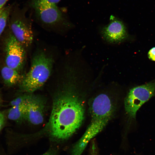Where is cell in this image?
Segmentation results:
<instances>
[{"label": "cell", "instance_id": "cell-1", "mask_svg": "<svg viewBox=\"0 0 155 155\" xmlns=\"http://www.w3.org/2000/svg\"><path fill=\"white\" fill-rule=\"evenodd\" d=\"M84 113L83 103L75 92L61 94L53 102L49 123L50 136L59 141L69 138L82 125Z\"/></svg>", "mask_w": 155, "mask_h": 155}, {"label": "cell", "instance_id": "cell-2", "mask_svg": "<svg viewBox=\"0 0 155 155\" xmlns=\"http://www.w3.org/2000/svg\"><path fill=\"white\" fill-rule=\"evenodd\" d=\"M53 54L46 49H36L32 58L30 69L20 83L23 91L32 93L43 85L49 78L55 63Z\"/></svg>", "mask_w": 155, "mask_h": 155}, {"label": "cell", "instance_id": "cell-3", "mask_svg": "<svg viewBox=\"0 0 155 155\" xmlns=\"http://www.w3.org/2000/svg\"><path fill=\"white\" fill-rule=\"evenodd\" d=\"M30 3L36 18L44 27L59 32L71 27V24L56 4L47 0H30Z\"/></svg>", "mask_w": 155, "mask_h": 155}, {"label": "cell", "instance_id": "cell-4", "mask_svg": "<svg viewBox=\"0 0 155 155\" xmlns=\"http://www.w3.org/2000/svg\"><path fill=\"white\" fill-rule=\"evenodd\" d=\"M154 96L155 79L130 89L124 100L125 111L129 122L135 121L137 111Z\"/></svg>", "mask_w": 155, "mask_h": 155}, {"label": "cell", "instance_id": "cell-5", "mask_svg": "<svg viewBox=\"0 0 155 155\" xmlns=\"http://www.w3.org/2000/svg\"><path fill=\"white\" fill-rule=\"evenodd\" d=\"M6 42V66L19 72L23 68L26 61L24 48L13 34L10 35Z\"/></svg>", "mask_w": 155, "mask_h": 155}, {"label": "cell", "instance_id": "cell-6", "mask_svg": "<svg viewBox=\"0 0 155 155\" xmlns=\"http://www.w3.org/2000/svg\"><path fill=\"white\" fill-rule=\"evenodd\" d=\"M110 20L109 23L101 29L102 37L111 44H118L123 42L128 36L125 24L121 20L113 15L111 16Z\"/></svg>", "mask_w": 155, "mask_h": 155}, {"label": "cell", "instance_id": "cell-7", "mask_svg": "<svg viewBox=\"0 0 155 155\" xmlns=\"http://www.w3.org/2000/svg\"><path fill=\"white\" fill-rule=\"evenodd\" d=\"M11 28L13 35L17 40L25 48H28L33 40V33L29 20L25 16L15 20Z\"/></svg>", "mask_w": 155, "mask_h": 155}, {"label": "cell", "instance_id": "cell-8", "mask_svg": "<svg viewBox=\"0 0 155 155\" xmlns=\"http://www.w3.org/2000/svg\"><path fill=\"white\" fill-rule=\"evenodd\" d=\"M44 104L40 98L29 95L26 104V120L30 123H42L44 119Z\"/></svg>", "mask_w": 155, "mask_h": 155}, {"label": "cell", "instance_id": "cell-9", "mask_svg": "<svg viewBox=\"0 0 155 155\" xmlns=\"http://www.w3.org/2000/svg\"><path fill=\"white\" fill-rule=\"evenodd\" d=\"M1 73L4 83L9 86L21 83L24 77L18 71L7 66L2 68Z\"/></svg>", "mask_w": 155, "mask_h": 155}, {"label": "cell", "instance_id": "cell-10", "mask_svg": "<svg viewBox=\"0 0 155 155\" xmlns=\"http://www.w3.org/2000/svg\"><path fill=\"white\" fill-rule=\"evenodd\" d=\"M26 104L11 106L8 112V119L17 122L26 120Z\"/></svg>", "mask_w": 155, "mask_h": 155}, {"label": "cell", "instance_id": "cell-11", "mask_svg": "<svg viewBox=\"0 0 155 155\" xmlns=\"http://www.w3.org/2000/svg\"><path fill=\"white\" fill-rule=\"evenodd\" d=\"M10 7L3 8L0 14V36L6 25L7 20L10 11Z\"/></svg>", "mask_w": 155, "mask_h": 155}, {"label": "cell", "instance_id": "cell-12", "mask_svg": "<svg viewBox=\"0 0 155 155\" xmlns=\"http://www.w3.org/2000/svg\"><path fill=\"white\" fill-rule=\"evenodd\" d=\"M29 96V95H24L18 96L12 100L10 104L13 106L26 104Z\"/></svg>", "mask_w": 155, "mask_h": 155}, {"label": "cell", "instance_id": "cell-13", "mask_svg": "<svg viewBox=\"0 0 155 155\" xmlns=\"http://www.w3.org/2000/svg\"><path fill=\"white\" fill-rule=\"evenodd\" d=\"M90 148V155H98L97 149L94 141L92 142Z\"/></svg>", "mask_w": 155, "mask_h": 155}, {"label": "cell", "instance_id": "cell-14", "mask_svg": "<svg viewBox=\"0 0 155 155\" xmlns=\"http://www.w3.org/2000/svg\"><path fill=\"white\" fill-rule=\"evenodd\" d=\"M148 56L150 60L155 61V47L152 48L149 51Z\"/></svg>", "mask_w": 155, "mask_h": 155}, {"label": "cell", "instance_id": "cell-15", "mask_svg": "<svg viewBox=\"0 0 155 155\" xmlns=\"http://www.w3.org/2000/svg\"><path fill=\"white\" fill-rule=\"evenodd\" d=\"M5 123V118L3 113L0 111V131L3 128Z\"/></svg>", "mask_w": 155, "mask_h": 155}, {"label": "cell", "instance_id": "cell-16", "mask_svg": "<svg viewBox=\"0 0 155 155\" xmlns=\"http://www.w3.org/2000/svg\"><path fill=\"white\" fill-rule=\"evenodd\" d=\"M8 0H0V10L3 8V6Z\"/></svg>", "mask_w": 155, "mask_h": 155}, {"label": "cell", "instance_id": "cell-17", "mask_svg": "<svg viewBox=\"0 0 155 155\" xmlns=\"http://www.w3.org/2000/svg\"><path fill=\"white\" fill-rule=\"evenodd\" d=\"M48 1L56 4L57 3L59 2L61 0H47Z\"/></svg>", "mask_w": 155, "mask_h": 155}, {"label": "cell", "instance_id": "cell-18", "mask_svg": "<svg viewBox=\"0 0 155 155\" xmlns=\"http://www.w3.org/2000/svg\"><path fill=\"white\" fill-rule=\"evenodd\" d=\"M40 155H55V154L54 153L49 151Z\"/></svg>", "mask_w": 155, "mask_h": 155}, {"label": "cell", "instance_id": "cell-19", "mask_svg": "<svg viewBox=\"0 0 155 155\" xmlns=\"http://www.w3.org/2000/svg\"><path fill=\"white\" fill-rule=\"evenodd\" d=\"M3 9V8L1 9V10H0V13H1V12H2V11Z\"/></svg>", "mask_w": 155, "mask_h": 155}]
</instances>
